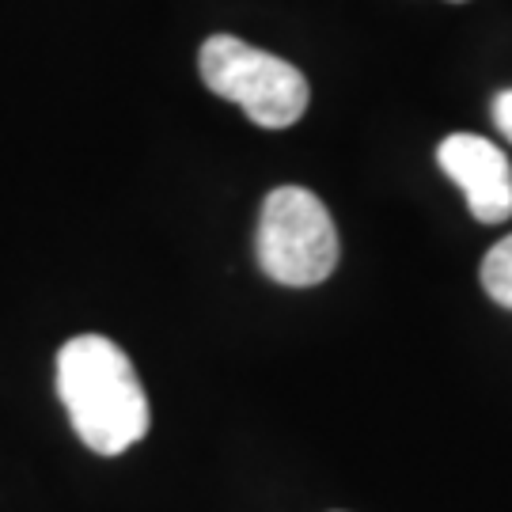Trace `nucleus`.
I'll list each match as a JSON object with an SVG mask.
<instances>
[{
	"label": "nucleus",
	"instance_id": "nucleus-1",
	"mask_svg": "<svg viewBox=\"0 0 512 512\" xmlns=\"http://www.w3.org/2000/svg\"><path fill=\"white\" fill-rule=\"evenodd\" d=\"M57 395L76 437L99 456H122L148 433V395L126 349L103 334L69 338L57 353Z\"/></svg>",
	"mask_w": 512,
	"mask_h": 512
},
{
	"label": "nucleus",
	"instance_id": "nucleus-2",
	"mask_svg": "<svg viewBox=\"0 0 512 512\" xmlns=\"http://www.w3.org/2000/svg\"><path fill=\"white\" fill-rule=\"evenodd\" d=\"M198 65L205 88L228 103H239L262 129H289L308 110L311 92L304 73L236 35L205 38Z\"/></svg>",
	"mask_w": 512,
	"mask_h": 512
},
{
	"label": "nucleus",
	"instance_id": "nucleus-3",
	"mask_svg": "<svg viewBox=\"0 0 512 512\" xmlns=\"http://www.w3.org/2000/svg\"><path fill=\"white\" fill-rule=\"evenodd\" d=\"M255 247L262 274L289 289H311L338 266V228L327 205L304 186L270 190L258 217Z\"/></svg>",
	"mask_w": 512,
	"mask_h": 512
},
{
	"label": "nucleus",
	"instance_id": "nucleus-4",
	"mask_svg": "<svg viewBox=\"0 0 512 512\" xmlns=\"http://www.w3.org/2000/svg\"><path fill=\"white\" fill-rule=\"evenodd\" d=\"M437 164L463 190L475 220L505 224L512 217V164L494 141L478 133H452L440 141Z\"/></svg>",
	"mask_w": 512,
	"mask_h": 512
},
{
	"label": "nucleus",
	"instance_id": "nucleus-5",
	"mask_svg": "<svg viewBox=\"0 0 512 512\" xmlns=\"http://www.w3.org/2000/svg\"><path fill=\"white\" fill-rule=\"evenodd\" d=\"M482 289L494 304L512 308V236L494 243L482 258Z\"/></svg>",
	"mask_w": 512,
	"mask_h": 512
},
{
	"label": "nucleus",
	"instance_id": "nucleus-6",
	"mask_svg": "<svg viewBox=\"0 0 512 512\" xmlns=\"http://www.w3.org/2000/svg\"><path fill=\"white\" fill-rule=\"evenodd\" d=\"M494 126L501 129V137L512 145V88L494 95Z\"/></svg>",
	"mask_w": 512,
	"mask_h": 512
},
{
	"label": "nucleus",
	"instance_id": "nucleus-7",
	"mask_svg": "<svg viewBox=\"0 0 512 512\" xmlns=\"http://www.w3.org/2000/svg\"><path fill=\"white\" fill-rule=\"evenodd\" d=\"M456 4H459V0H456Z\"/></svg>",
	"mask_w": 512,
	"mask_h": 512
}]
</instances>
